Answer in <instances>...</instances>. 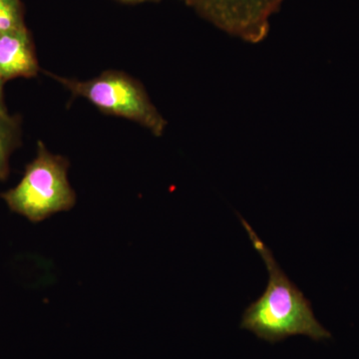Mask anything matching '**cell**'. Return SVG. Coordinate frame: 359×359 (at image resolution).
Wrapping results in <instances>:
<instances>
[{"label":"cell","mask_w":359,"mask_h":359,"mask_svg":"<svg viewBox=\"0 0 359 359\" xmlns=\"http://www.w3.org/2000/svg\"><path fill=\"white\" fill-rule=\"evenodd\" d=\"M68 168L66 158L52 154L39 141L36 157L26 167L18 185L2 194V199L11 211L34 223L69 211L76 203V194L68 181Z\"/></svg>","instance_id":"2"},{"label":"cell","mask_w":359,"mask_h":359,"mask_svg":"<svg viewBox=\"0 0 359 359\" xmlns=\"http://www.w3.org/2000/svg\"><path fill=\"white\" fill-rule=\"evenodd\" d=\"M20 125L8 113L0 112V180L9 175V158L20 144Z\"/></svg>","instance_id":"6"},{"label":"cell","mask_w":359,"mask_h":359,"mask_svg":"<svg viewBox=\"0 0 359 359\" xmlns=\"http://www.w3.org/2000/svg\"><path fill=\"white\" fill-rule=\"evenodd\" d=\"M240 219L252 247L263 259L269 271L266 290L245 309L240 327L271 344L297 335H304L316 341L330 339V332L314 316L311 302L285 275L271 250L250 224L242 217Z\"/></svg>","instance_id":"1"},{"label":"cell","mask_w":359,"mask_h":359,"mask_svg":"<svg viewBox=\"0 0 359 359\" xmlns=\"http://www.w3.org/2000/svg\"><path fill=\"white\" fill-rule=\"evenodd\" d=\"M39 60L25 27L0 34V79L36 76Z\"/></svg>","instance_id":"5"},{"label":"cell","mask_w":359,"mask_h":359,"mask_svg":"<svg viewBox=\"0 0 359 359\" xmlns=\"http://www.w3.org/2000/svg\"><path fill=\"white\" fill-rule=\"evenodd\" d=\"M25 27L18 0H0V34Z\"/></svg>","instance_id":"7"},{"label":"cell","mask_w":359,"mask_h":359,"mask_svg":"<svg viewBox=\"0 0 359 359\" xmlns=\"http://www.w3.org/2000/svg\"><path fill=\"white\" fill-rule=\"evenodd\" d=\"M133 1H134V0H133Z\"/></svg>","instance_id":"9"},{"label":"cell","mask_w":359,"mask_h":359,"mask_svg":"<svg viewBox=\"0 0 359 359\" xmlns=\"http://www.w3.org/2000/svg\"><path fill=\"white\" fill-rule=\"evenodd\" d=\"M4 82L0 79V112L7 113L6 104L4 100Z\"/></svg>","instance_id":"8"},{"label":"cell","mask_w":359,"mask_h":359,"mask_svg":"<svg viewBox=\"0 0 359 359\" xmlns=\"http://www.w3.org/2000/svg\"><path fill=\"white\" fill-rule=\"evenodd\" d=\"M48 74L73 95L86 99L106 114L138 123L157 137L162 136L167 128L166 120L151 101L143 85L125 73L106 71L89 80Z\"/></svg>","instance_id":"3"},{"label":"cell","mask_w":359,"mask_h":359,"mask_svg":"<svg viewBox=\"0 0 359 359\" xmlns=\"http://www.w3.org/2000/svg\"><path fill=\"white\" fill-rule=\"evenodd\" d=\"M219 29L250 43H259L269 32L271 16L285 0H190Z\"/></svg>","instance_id":"4"}]
</instances>
